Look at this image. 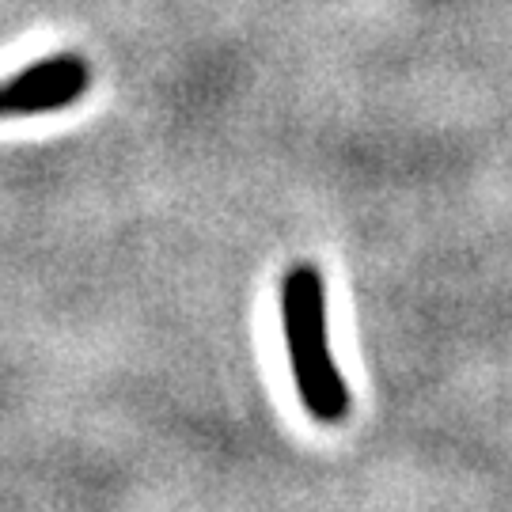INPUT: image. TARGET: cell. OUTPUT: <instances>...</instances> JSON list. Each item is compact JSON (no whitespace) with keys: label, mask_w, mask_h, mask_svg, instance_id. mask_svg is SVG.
Returning <instances> with one entry per match:
<instances>
[{"label":"cell","mask_w":512,"mask_h":512,"mask_svg":"<svg viewBox=\"0 0 512 512\" xmlns=\"http://www.w3.org/2000/svg\"><path fill=\"white\" fill-rule=\"evenodd\" d=\"M281 323L300 403L315 421L338 425L349 414V391L330 357L327 285L311 262H300L281 277Z\"/></svg>","instance_id":"6da1fadb"},{"label":"cell","mask_w":512,"mask_h":512,"mask_svg":"<svg viewBox=\"0 0 512 512\" xmlns=\"http://www.w3.org/2000/svg\"><path fill=\"white\" fill-rule=\"evenodd\" d=\"M27 114H35V99L27 88V76L16 73L0 84V118H27Z\"/></svg>","instance_id":"7a4b0ae2"}]
</instances>
